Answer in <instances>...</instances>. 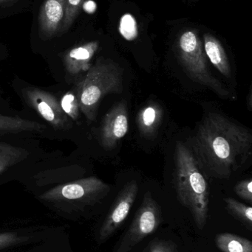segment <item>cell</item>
<instances>
[{
  "instance_id": "cell-1",
  "label": "cell",
  "mask_w": 252,
  "mask_h": 252,
  "mask_svg": "<svg viewBox=\"0 0 252 252\" xmlns=\"http://www.w3.org/2000/svg\"><path fill=\"white\" fill-rule=\"evenodd\" d=\"M191 145L201 170L212 177L226 179L251 157L252 135L229 118L210 113L198 126Z\"/></svg>"
},
{
  "instance_id": "cell-2",
  "label": "cell",
  "mask_w": 252,
  "mask_h": 252,
  "mask_svg": "<svg viewBox=\"0 0 252 252\" xmlns=\"http://www.w3.org/2000/svg\"><path fill=\"white\" fill-rule=\"evenodd\" d=\"M173 182L179 202L192 215L197 228L203 230L208 220L210 190L190 150L178 142L175 151Z\"/></svg>"
},
{
  "instance_id": "cell-3",
  "label": "cell",
  "mask_w": 252,
  "mask_h": 252,
  "mask_svg": "<svg viewBox=\"0 0 252 252\" xmlns=\"http://www.w3.org/2000/svg\"><path fill=\"white\" fill-rule=\"evenodd\" d=\"M124 69L111 59L100 58L77 85L80 111L89 121H94L102 99L122 93Z\"/></svg>"
},
{
  "instance_id": "cell-4",
  "label": "cell",
  "mask_w": 252,
  "mask_h": 252,
  "mask_svg": "<svg viewBox=\"0 0 252 252\" xmlns=\"http://www.w3.org/2000/svg\"><path fill=\"white\" fill-rule=\"evenodd\" d=\"M176 50L179 62L192 81L208 87L220 97L230 98L231 93L210 72L202 42L196 32H182L178 39Z\"/></svg>"
},
{
  "instance_id": "cell-5",
  "label": "cell",
  "mask_w": 252,
  "mask_h": 252,
  "mask_svg": "<svg viewBox=\"0 0 252 252\" xmlns=\"http://www.w3.org/2000/svg\"><path fill=\"white\" fill-rule=\"evenodd\" d=\"M162 222L161 208L150 192L144 194L142 205L115 252H130L144 238L158 229Z\"/></svg>"
},
{
  "instance_id": "cell-6",
  "label": "cell",
  "mask_w": 252,
  "mask_h": 252,
  "mask_svg": "<svg viewBox=\"0 0 252 252\" xmlns=\"http://www.w3.org/2000/svg\"><path fill=\"white\" fill-rule=\"evenodd\" d=\"M110 188L94 176L59 185L44 192L41 198L50 201H81L93 203L108 195Z\"/></svg>"
},
{
  "instance_id": "cell-7",
  "label": "cell",
  "mask_w": 252,
  "mask_h": 252,
  "mask_svg": "<svg viewBox=\"0 0 252 252\" xmlns=\"http://www.w3.org/2000/svg\"><path fill=\"white\" fill-rule=\"evenodd\" d=\"M22 93L29 106L52 127L64 130L72 127V123L54 95L36 87H27L22 90Z\"/></svg>"
},
{
  "instance_id": "cell-8",
  "label": "cell",
  "mask_w": 252,
  "mask_h": 252,
  "mask_svg": "<svg viewBox=\"0 0 252 252\" xmlns=\"http://www.w3.org/2000/svg\"><path fill=\"white\" fill-rule=\"evenodd\" d=\"M138 192L139 186L136 181H130L124 185L101 227L99 233V242H106L121 227L134 204Z\"/></svg>"
},
{
  "instance_id": "cell-9",
  "label": "cell",
  "mask_w": 252,
  "mask_h": 252,
  "mask_svg": "<svg viewBox=\"0 0 252 252\" xmlns=\"http://www.w3.org/2000/svg\"><path fill=\"white\" fill-rule=\"evenodd\" d=\"M129 130V115L125 100L115 103L104 117L100 130L101 145L109 151L116 146Z\"/></svg>"
},
{
  "instance_id": "cell-10",
  "label": "cell",
  "mask_w": 252,
  "mask_h": 252,
  "mask_svg": "<svg viewBox=\"0 0 252 252\" xmlns=\"http://www.w3.org/2000/svg\"><path fill=\"white\" fill-rule=\"evenodd\" d=\"M66 0H45L40 10L39 28L45 38L56 35L61 28L65 15Z\"/></svg>"
},
{
  "instance_id": "cell-11",
  "label": "cell",
  "mask_w": 252,
  "mask_h": 252,
  "mask_svg": "<svg viewBox=\"0 0 252 252\" xmlns=\"http://www.w3.org/2000/svg\"><path fill=\"white\" fill-rule=\"evenodd\" d=\"M99 48L97 41H90L71 49L64 57L65 69L71 75L87 72L91 67V60Z\"/></svg>"
},
{
  "instance_id": "cell-12",
  "label": "cell",
  "mask_w": 252,
  "mask_h": 252,
  "mask_svg": "<svg viewBox=\"0 0 252 252\" xmlns=\"http://www.w3.org/2000/svg\"><path fill=\"white\" fill-rule=\"evenodd\" d=\"M164 118V110L159 103L150 102L138 112L136 123L142 134L152 137L161 127Z\"/></svg>"
},
{
  "instance_id": "cell-13",
  "label": "cell",
  "mask_w": 252,
  "mask_h": 252,
  "mask_svg": "<svg viewBox=\"0 0 252 252\" xmlns=\"http://www.w3.org/2000/svg\"><path fill=\"white\" fill-rule=\"evenodd\" d=\"M204 43L206 55L215 67L228 79L232 78L229 58L221 43L210 33L204 34Z\"/></svg>"
},
{
  "instance_id": "cell-14",
  "label": "cell",
  "mask_w": 252,
  "mask_h": 252,
  "mask_svg": "<svg viewBox=\"0 0 252 252\" xmlns=\"http://www.w3.org/2000/svg\"><path fill=\"white\" fill-rule=\"evenodd\" d=\"M47 126L18 117L0 115V134L18 133L22 132H43Z\"/></svg>"
},
{
  "instance_id": "cell-15",
  "label": "cell",
  "mask_w": 252,
  "mask_h": 252,
  "mask_svg": "<svg viewBox=\"0 0 252 252\" xmlns=\"http://www.w3.org/2000/svg\"><path fill=\"white\" fill-rule=\"evenodd\" d=\"M215 241L222 252H252V241L235 234H218Z\"/></svg>"
},
{
  "instance_id": "cell-16",
  "label": "cell",
  "mask_w": 252,
  "mask_h": 252,
  "mask_svg": "<svg viewBox=\"0 0 252 252\" xmlns=\"http://www.w3.org/2000/svg\"><path fill=\"white\" fill-rule=\"evenodd\" d=\"M29 156L27 150L0 142V174L25 160Z\"/></svg>"
},
{
  "instance_id": "cell-17",
  "label": "cell",
  "mask_w": 252,
  "mask_h": 252,
  "mask_svg": "<svg viewBox=\"0 0 252 252\" xmlns=\"http://www.w3.org/2000/svg\"><path fill=\"white\" fill-rule=\"evenodd\" d=\"M228 213L241 222L249 230H252V208L251 206L239 202L232 198L224 199Z\"/></svg>"
},
{
  "instance_id": "cell-18",
  "label": "cell",
  "mask_w": 252,
  "mask_h": 252,
  "mask_svg": "<svg viewBox=\"0 0 252 252\" xmlns=\"http://www.w3.org/2000/svg\"><path fill=\"white\" fill-rule=\"evenodd\" d=\"M60 106L65 115L72 121H76L80 116L79 103L76 93L74 91L68 92L64 94L61 99Z\"/></svg>"
},
{
  "instance_id": "cell-19",
  "label": "cell",
  "mask_w": 252,
  "mask_h": 252,
  "mask_svg": "<svg viewBox=\"0 0 252 252\" xmlns=\"http://www.w3.org/2000/svg\"><path fill=\"white\" fill-rule=\"evenodd\" d=\"M83 0H66L65 15L61 25V29L65 31L69 29L78 14Z\"/></svg>"
},
{
  "instance_id": "cell-20",
  "label": "cell",
  "mask_w": 252,
  "mask_h": 252,
  "mask_svg": "<svg viewBox=\"0 0 252 252\" xmlns=\"http://www.w3.org/2000/svg\"><path fill=\"white\" fill-rule=\"evenodd\" d=\"M120 32L129 41H132L136 38L138 35L137 25L132 15L125 14L121 18Z\"/></svg>"
},
{
  "instance_id": "cell-21",
  "label": "cell",
  "mask_w": 252,
  "mask_h": 252,
  "mask_svg": "<svg viewBox=\"0 0 252 252\" xmlns=\"http://www.w3.org/2000/svg\"><path fill=\"white\" fill-rule=\"evenodd\" d=\"M177 247L170 241L155 239L148 246L144 252H176Z\"/></svg>"
},
{
  "instance_id": "cell-22",
  "label": "cell",
  "mask_w": 252,
  "mask_h": 252,
  "mask_svg": "<svg viewBox=\"0 0 252 252\" xmlns=\"http://www.w3.org/2000/svg\"><path fill=\"white\" fill-rule=\"evenodd\" d=\"M235 192L240 198L252 203V181L251 179L241 181L235 187Z\"/></svg>"
},
{
  "instance_id": "cell-23",
  "label": "cell",
  "mask_w": 252,
  "mask_h": 252,
  "mask_svg": "<svg viewBox=\"0 0 252 252\" xmlns=\"http://www.w3.org/2000/svg\"><path fill=\"white\" fill-rule=\"evenodd\" d=\"M25 240L26 238L24 237L17 236V235L14 233L7 232L0 234V250L7 248L18 243L23 242Z\"/></svg>"
},
{
  "instance_id": "cell-24",
  "label": "cell",
  "mask_w": 252,
  "mask_h": 252,
  "mask_svg": "<svg viewBox=\"0 0 252 252\" xmlns=\"http://www.w3.org/2000/svg\"><path fill=\"white\" fill-rule=\"evenodd\" d=\"M96 7L97 6H96V2L92 0H87L83 4V9L87 13H94L96 11Z\"/></svg>"
},
{
  "instance_id": "cell-25",
  "label": "cell",
  "mask_w": 252,
  "mask_h": 252,
  "mask_svg": "<svg viewBox=\"0 0 252 252\" xmlns=\"http://www.w3.org/2000/svg\"><path fill=\"white\" fill-rule=\"evenodd\" d=\"M7 1V0H0V1Z\"/></svg>"
}]
</instances>
